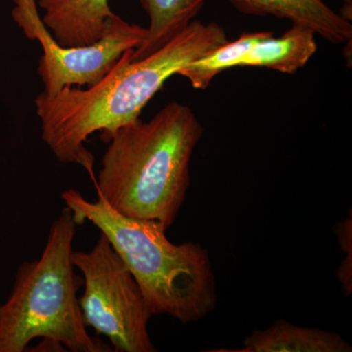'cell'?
<instances>
[{
    "label": "cell",
    "instance_id": "cell-1",
    "mask_svg": "<svg viewBox=\"0 0 352 352\" xmlns=\"http://www.w3.org/2000/svg\"><path fill=\"white\" fill-rule=\"evenodd\" d=\"M227 41L217 23L192 21L182 32L149 56L131 61L122 54L105 78L87 89L67 87L36 98L41 138L64 164L85 168L95 182L94 155L85 143L95 132L108 143L120 127L139 119L143 109L170 76Z\"/></svg>",
    "mask_w": 352,
    "mask_h": 352
},
{
    "label": "cell",
    "instance_id": "cell-2",
    "mask_svg": "<svg viewBox=\"0 0 352 352\" xmlns=\"http://www.w3.org/2000/svg\"><path fill=\"white\" fill-rule=\"evenodd\" d=\"M203 132L193 110L177 102L148 122L120 127L102 157L97 197L120 214L155 220L168 230L186 199L190 164Z\"/></svg>",
    "mask_w": 352,
    "mask_h": 352
},
{
    "label": "cell",
    "instance_id": "cell-3",
    "mask_svg": "<svg viewBox=\"0 0 352 352\" xmlns=\"http://www.w3.org/2000/svg\"><path fill=\"white\" fill-rule=\"evenodd\" d=\"M61 198L76 226L90 222L108 238L138 282L152 316L166 314L188 324L214 311L217 283L207 248L173 244L159 222L120 214L103 199L88 201L78 190H66Z\"/></svg>",
    "mask_w": 352,
    "mask_h": 352
},
{
    "label": "cell",
    "instance_id": "cell-4",
    "mask_svg": "<svg viewBox=\"0 0 352 352\" xmlns=\"http://www.w3.org/2000/svg\"><path fill=\"white\" fill-rule=\"evenodd\" d=\"M76 224L65 207L50 229L41 258L18 268L8 300L0 307V352H23L41 338L66 351L113 352L91 337L83 322L78 289L83 279L73 263Z\"/></svg>",
    "mask_w": 352,
    "mask_h": 352
},
{
    "label": "cell",
    "instance_id": "cell-5",
    "mask_svg": "<svg viewBox=\"0 0 352 352\" xmlns=\"http://www.w3.org/2000/svg\"><path fill=\"white\" fill-rule=\"evenodd\" d=\"M72 258L82 273L85 292L78 302L85 326L106 336L113 351H157L142 292L108 238L100 233L89 252H73Z\"/></svg>",
    "mask_w": 352,
    "mask_h": 352
},
{
    "label": "cell",
    "instance_id": "cell-6",
    "mask_svg": "<svg viewBox=\"0 0 352 352\" xmlns=\"http://www.w3.org/2000/svg\"><path fill=\"white\" fill-rule=\"evenodd\" d=\"M12 17L28 38L43 48L38 73L43 92L53 95L67 87H92L110 73L126 51L145 43L147 28L129 24L116 15L96 43L64 47L53 38L38 12L36 0H13Z\"/></svg>",
    "mask_w": 352,
    "mask_h": 352
},
{
    "label": "cell",
    "instance_id": "cell-7",
    "mask_svg": "<svg viewBox=\"0 0 352 352\" xmlns=\"http://www.w3.org/2000/svg\"><path fill=\"white\" fill-rule=\"evenodd\" d=\"M43 22L64 47L96 43L105 34L113 12L109 0H39Z\"/></svg>",
    "mask_w": 352,
    "mask_h": 352
},
{
    "label": "cell",
    "instance_id": "cell-8",
    "mask_svg": "<svg viewBox=\"0 0 352 352\" xmlns=\"http://www.w3.org/2000/svg\"><path fill=\"white\" fill-rule=\"evenodd\" d=\"M238 10L250 15H271L305 25L333 43L351 39L352 25L322 0H229Z\"/></svg>",
    "mask_w": 352,
    "mask_h": 352
},
{
    "label": "cell",
    "instance_id": "cell-9",
    "mask_svg": "<svg viewBox=\"0 0 352 352\" xmlns=\"http://www.w3.org/2000/svg\"><path fill=\"white\" fill-rule=\"evenodd\" d=\"M238 352H351L352 346L339 333L302 327L279 319L270 327L256 330L244 340Z\"/></svg>",
    "mask_w": 352,
    "mask_h": 352
},
{
    "label": "cell",
    "instance_id": "cell-10",
    "mask_svg": "<svg viewBox=\"0 0 352 352\" xmlns=\"http://www.w3.org/2000/svg\"><path fill=\"white\" fill-rule=\"evenodd\" d=\"M315 34L305 25L293 24L279 38L271 36L254 44L238 67H261L294 75L316 52Z\"/></svg>",
    "mask_w": 352,
    "mask_h": 352
},
{
    "label": "cell",
    "instance_id": "cell-11",
    "mask_svg": "<svg viewBox=\"0 0 352 352\" xmlns=\"http://www.w3.org/2000/svg\"><path fill=\"white\" fill-rule=\"evenodd\" d=\"M149 16L145 43L132 51L131 61L149 56L182 32L203 8L205 0H140Z\"/></svg>",
    "mask_w": 352,
    "mask_h": 352
},
{
    "label": "cell",
    "instance_id": "cell-12",
    "mask_svg": "<svg viewBox=\"0 0 352 352\" xmlns=\"http://www.w3.org/2000/svg\"><path fill=\"white\" fill-rule=\"evenodd\" d=\"M273 36L272 32H245L239 38L217 46L178 72L195 89H206L226 69L238 67L241 60L258 41Z\"/></svg>",
    "mask_w": 352,
    "mask_h": 352
},
{
    "label": "cell",
    "instance_id": "cell-13",
    "mask_svg": "<svg viewBox=\"0 0 352 352\" xmlns=\"http://www.w3.org/2000/svg\"><path fill=\"white\" fill-rule=\"evenodd\" d=\"M351 223V214H349V217H347L344 221L340 222L337 230L340 249L346 254V258L338 268V279L342 282V291L346 296L352 293Z\"/></svg>",
    "mask_w": 352,
    "mask_h": 352
}]
</instances>
